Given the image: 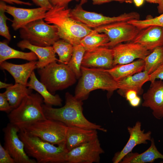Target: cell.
Returning a JSON list of instances; mask_svg holds the SVG:
<instances>
[{
	"label": "cell",
	"mask_w": 163,
	"mask_h": 163,
	"mask_svg": "<svg viewBox=\"0 0 163 163\" xmlns=\"http://www.w3.org/2000/svg\"><path fill=\"white\" fill-rule=\"evenodd\" d=\"M20 129L9 123L3 129L4 147L14 158L15 163H36L35 160L30 158L26 153L24 144L18 133Z\"/></svg>",
	"instance_id": "12"
},
{
	"label": "cell",
	"mask_w": 163,
	"mask_h": 163,
	"mask_svg": "<svg viewBox=\"0 0 163 163\" xmlns=\"http://www.w3.org/2000/svg\"><path fill=\"white\" fill-rule=\"evenodd\" d=\"M49 9L39 7L33 8H25L6 5L5 12L13 18L11 27L14 30L20 29L28 23L35 21L44 19Z\"/></svg>",
	"instance_id": "14"
},
{
	"label": "cell",
	"mask_w": 163,
	"mask_h": 163,
	"mask_svg": "<svg viewBox=\"0 0 163 163\" xmlns=\"http://www.w3.org/2000/svg\"><path fill=\"white\" fill-rule=\"evenodd\" d=\"M40 81L48 91L54 94L55 92L66 89L74 84L76 78L67 65L53 62L37 70Z\"/></svg>",
	"instance_id": "6"
},
{
	"label": "cell",
	"mask_w": 163,
	"mask_h": 163,
	"mask_svg": "<svg viewBox=\"0 0 163 163\" xmlns=\"http://www.w3.org/2000/svg\"><path fill=\"white\" fill-rule=\"evenodd\" d=\"M18 135L24 144L26 153L37 163H66L68 151L66 144L56 146L22 130H20Z\"/></svg>",
	"instance_id": "3"
},
{
	"label": "cell",
	"mask_w": 163,
	"mask_h": 163,
	"mask_svg": "<svg viewBox=\"0 0 163 163\" xmlns=\"http://www.w3.org/2000/svg\"><path fill=\"white\" fill-rule=\"evenodd\" d=\"M36 5L39 7L46 8L49 9L52 8L53 6L48 0H31Z\"/></svg>",
	"instance_id": "39"
},
{
	"label": "cell",
	"mask_w": 163,
	"mask_h": 163,
	"mask_svg": "<svg viewBox=\"0 0 163 163\" xmlns=\"http://www.w3.org/2000/svg\"><path fill=\"white\" fill-rule=\"evenodd\" d=\"M145 0H133L136 6L137 7H139L141 6L144 2Z\"/></svg>",
	"instance_id": "46"
},
{
	"label": "cell",
	"mask_w": 163,
	"mask_h": 163,
	"mask_svg": "<svg viewBox=\"0 0 163 163\" xmlns=\"http://www.w3.org/2000/svg\"><path fill=\"white\" fill-rule=\"evenodd\" d=\"M144 59H138L130 63L116 65L105 69L116 81L142 71L144 69Z\"/></svg>",
	"instance_id": "23"
},
{
	"label": "cell",
	"mask_w": 163,
	"mask_h": 163,
	"mask_svg": "<svg viewBox=\"0 0 163 163\" xmlns=\"http://www.w3.org/2000/svg\"><path fill=\"white\" fill-rule=\"evenodd\" d=\"M0 163H15L8 151L0 143Z\"/></svg>",
	"instance_id": "34"
},
{
	"label": "cell",
	"mask_w": 163,
	"mask_h": 163,
	"mask_svg": "<svg viewBox=\"0 0 163 163\" xmlns=\"http://www.w3.org/2000/svg\"><path fill=\"white\" fill-rule=\"evenodd\" d=\"M37 61H30L22 64H16L4 61L0 63L1 68L9 72L14 78L15 83L27 86V80L34 70L37 68Z\"/></svg>",
	"instance_id": "19"
},
{
	"label": "cell",
	"mask_w": 163,
	"mask_h": 163,
	"mask_svg": "<svg viewBox=\"0 0 163 163\" xmlns=\"http://www.w3.org/2000/svg\"><path fill=\"white\" fill-rule=\"evenodd\" d=\"M112 49L113 66L130 63L136 59H144L151 52L140 44L133 42L120 43Z\"/></svg>",
	"instance_id": "13"
},
{
	"label": "cell",
	"mask_w": 163,
	"mask_h": 163,
	"mask_svg": "<svg viewBox=\"0 0 163 163\" xmlns=\"http://www.w3.org/2000/svg\"><path fill=\"white\" fill-rule=\"evenodd\" d=\"M151 145L145 151L140 154L130 152L122 158L120 163H152L158 158L163 159V155L157 148L153 138L151 140Z\"/></svg>",
	"instance_id": "24"
},
{
	"label": "cell",
	"mask_w": 163,
	"mask_h": 163,
	"mask_svg": "<svg viewBox=\"0 0 163 163\" xmlns=\"http://www.w3.org/2000/svg\"><path fill=\"white\" fill-rule=\"evenodd\" d=\"M43 97L38 93L28 95L8 113L10 123L21 130L37 121L46 119L43 108Z\"/></svg>",
	"instance_id": "5"
},
{
	"label": "cell",
	"mask_w": 163,
	"mask_h": 163,
	"mask_svg": "<svg viewBox=\"0 0 163 163\" xmlns=\"http://www.w3.org/2000/svg\"><path fill=\"white\" fill-rule=\"evenodd\" d=\"M70 11L67 8L53 6L47 11L44 20L56 26L60 39L74 46L80 44L82 39L93 30L72 18Z\"/></svg>",
	"instance_id": "2"
},
{
	"label": "cell",
	"mask_w": 163,
	"mask_h": 163,
	"mask_svg": "<svg viewBox=\"0 0 163 163\" xmlns=\"http://www.w3.org/2000/svg\"><path fill=\"white\" fill-rule=\"evenodd\" d=\"M97 130L68 126L66 144L68 151L98 137Z\"/></svg>",
	"instance_id": "20"
},
{
	"label": "cell",
	"mask_w": 163,
	"mask_h": 163,
	"mask_svg": "<svg viewBox=\"0 0 163 163\" xmlns=\"http://www.w3.org/2000/svg\"><path fill=\"white\" fill-rule=\"evenodd\" d=\"M85 52V49L80 44L73 46L72 56L67 65L77 79L81 75L82 62Z\"/></svg>",
	"instance_id": "31"
},
{
	"label": "cell",
	"mask_w": 163,
	"mask_h": 163,
	"mask_svg": "<svg viewBox=\"0 0 163 163\" xmlns=\"http://www.w3.org/2000/svg\"><path fill=\"white\" fill-rule=\"evenodd\" d=\"M13 109L10 104L4 93H0V110L9 113Z\"/></svg>",
	"instance_id": "35"
},
{
	"label": "cell",
	"mask_w": 163,
	"mask_h": 163,
	"mask_svg": "<svg viewBox=\"0 0 163 163\" xmlns=\"http://www.w3.org/2000/svg\"><path fill=\"white\" fill-rule=\"evenodd\" d=\"M79 0H48L53 6L64 7L67 8L69 3L71 2Z\"/></svg>",
	"instance_id": "37"
},
{
	"label": "cell",
	"mask_w": 163,
	"mask_h": 163,
	"mask_svg": "<svg viewBox=\"0 0 163 163\" xmlns=\"http://www.w3.org/2000/svg\"><path fill=\"white\" fill-rule=\"evenodd\" d=\"M141 99L138 96L134 99L129 101L130 105L132 107H136L139 106L140 103Z\"/></svg>",
	"instance_id": "42"
},
{
	"label": "cell",
	"mask_w": 163,
	"mask_h": 163,
	"mask_svg": "<svg viewBox=\"0 0 163 163\" xmlns=\"http://www.w3.org/2000/svg\"><path fill=\"white\" fill-rule=\"evenodd\" d=\"M150 3L158 4V0H145ZM133 2V0H125V2L126 3H131Z\"/></svg>",
	"instance_id": "45"
},
{
	"label": "cell",
	"mask_w": 163,
	"mask_h": 163,
	"mask_svg": "<svg viewBox=\"0 0 163 163\" xmlns=\"http://www.w3.org/2000/svg\"><path fill=\"white\" fill-rule=\"evenodd\" d=\"M27 86L29 89L37 91L43 97L45 104L51 106H61L62 101L58 94H53L47 90L45 85L37 78L34 71L31 73Z\"/></svg>",
	"instance_id": "25"
},
{
	"label": "cell",
	"mask_w": 163,
	"mask_h": 163,
	"mask_svg": "<svg viewBox=\"0 0 163 163\" xmlns=\"http://www.w3.org/2000/svg\"><path fill=\"white\" fill-rule=\"evenodd\" d=\"M68 128L61 121L46 119L37 121L21 130L58 146L66 144Z\"/></svg>",
	"instance_id": "8"
},
{
	"label": "cell",
	"mask_w": 163,
	"mask_h": 163,
	"mask_svg": "<svg viewBox=\"0 0 163 163\" xmlns=\"http://www.w3.org/2000/svg\"><path fill=\"white\" fill-rule=\"evenodd\" d=\"M27 87L21 84L15 83L6 88L4 93L13 109L17 107L25 97L32 93V89Z\"/></svg>",
	"instance_id": "27"
},
{
	"label": "cell",
	"mask_w": 163,
	"mask_h": 163,
	"mask_svg": "<svg viewBox=\"0 0 163 163\" xmlns=\"http://www.w3.org/2000/svg\"><path fill=\"white\" fill-rule=\"evenodd\" d=\"M20 37L31 44L40 46H51L60 38L57 27L44 19L31 22L20 29Z\"/></svg>",
	"instance_id": "7"
},
{
	"label": "cell",
	"mask_w": 163,
	"mask_h": 163,
	"mask_svg": "<svg viewBox=\"0 0 163 163\" xmlns=\"http://www.w3.org/2000/svg\"><path fill=\"white\" fill-rule=\"evenodd\" d=\"M17 46L22 50L28 49L35 54L38 59L36 64L37 69L43 68L53 62L59 61L56 57V53L52 46H37L24 40L19 42Z\"/></svg>",
	"instance_id": "21"
},
{
	"label": "cell",
	"mask_w": 163,
	"mask_h": 163,
	"mask_svg": "<svg viewBox=\"0 0 163 163\" xmlns=\"http://www.w3.org/2000/svg\"><path fill=\"white\" fill-rule=\"evenodd\" d=\"M65 99V105L59 108L43 104L44 114L47 119L61 121L68 126H76L107 132V130L101 126L90 121L85 117L83 113L82 101L77 99L69 92L66 93Z\"/></svg>",
	"instance_id": "1"
},
{
	"label": "cell",
	"mask_w": 163,
	"mask_h": 163,
	"mask_svg": "<svg viewBox=\"0 0 163 163\" xmlns=\"http://www.w3.org/2000/svg\"><path fill=\"white\" fill-rule=\"evenodd\" d=\"M127 22L136 26L140 30L152 25L158 26L163 28V13L154 18H149L144 20H132Z\"/></svg>",
	"instance_id": "32"
},
{
	"label": "cell",
	"mask_w": 163,
	"mask_h": 163,
	"mask_svg": "<svg viewBox=\"0 0 163 163\" xmlns=\"http://www.w3.org/2000/svg\"><path fill=\"white\" fill-rule=\"evenodd\" d=\"M55 53L59 56L58 62L67 65L72 56L73 46L67 41L60 39L53 45Z\"/></svg>",
	"instance_id": "29"
},
{
	"label": "cell",
	"mask_w": 163,
	"mask_h": 163,
	"mask_svg": "<svg viewBox=\"0 0 163 163\" xmlns=\"http://www.w3.org/2000/svg\"><path fill=\"white\" fill-rule=\"evenodd\" d=\"M11 59H20L29 61H36L38 58L32 51L24 52L9 46L5 41L0 42V63Z\"/></svg>",
	"instance_id": "26"
},
{
	"label": "cell",
	"mask_w": 163,
	"mask_h": 163,
	"mask_svg": "<svg viewBox=\"0 0 163 163\" xmlns=\"http://www.w3.org/2000/svg\"><path fill=\"white\" fill-rule=\"evenodd\" d=\"M136 91L133 90H129L127 91L125 93L124 97L128 101L132 100L138 96Z\"/></svg>",
	"instance_id": "40"
},
{
	"label": "cell",
	"mask_w": 163,
	"mask_h": 163,
	"mask_svg": "<svg viewBox=\"0 0 163 163\" xmlns=\"http://www.w3.org/2000/svg\"><path fill=\"white\" fill-rule=\"evenodd\" d=\"M93 5H99L112 2H117L120 3L125 2V0H91ZM87 0H81L80 3L82 5L85 3Z\"/></svg>",
	"instance_id": "38"
},
{
	"label": "cell",
	"mask_w": 163,
	"mask_h": 163,
	"mask_svg": "<svg viewBox=\"0 0 163 163\" xmlns=\"http://www.w3.org/2000/svg\"><path fill=\"white\" fill-rule=\"evenodd\" d=\"M148 81L149 74L146 71H142L118 82L117 92L124 97L127 91L133 90L136 91L138 95H141L143 92V85Z\"/></svg>",
	"instance_id": "22"
},
{
	"label": "cell",
	"mask_w": 163,
	"mask_h": 163,
	"mask_svg": "<svg viewBox=\"0 0 163 163\" xmlns=\"http://www.w3.org/2000/svg\"><path fill=\"white\" fill-rule=\"evenodd\" d=\"M158 10L160 14L163 13V0H158Z\"/></svg>",
	"instance_id": "43"
},
{
	"label": "cell",
	"mask_w": 163,
	"mask_h": 163,
	"mask_svg": "<svg viewBox=\"0 0 163 163\" xmlns=\"http://www.w3.org/2000/svg\"><path fill=\"white\" fill-rule=\"evenodd\" d=\"M80 4L77 5L70 11V16L76 21L88 27L94 29L109 24L122 21L139 20L140 15L135 11L124 13L119 16L110 17L101 14L86 11Z\"/></svg>",
	"instance_id": "9"
},
{
	"label": "cell",
	"mask_w": 163,
	"mask_h": 163,
	"mask_svg": "<svg viewBox=\"0 0 163 163\" xmlns=\"http://www.w3.org/2000/svg\"><path fill=\"white\" fill-rule=\"evenodd\" d=\"M6 5L3 1L0 3V35L5 38L8 41L10 40L11 37L9 33L6 21L9 19L5 14Z\"/></svg>",
	"instance_id": "33"
},
{
	"label": "cell",
	"mask_w": 163,
	"mask_h": 163,
	"mask_svg": "<svg viewBox=\"0 0 163 163\" xmlns=\"http://www.w3.org/2000/svg\"><path fill=\"white\" fill-rule=\"evenodd\" d=\"M109 41V38L106 34L91 32L82 39L80 44L86 51L103 46Z\"/></svg>",
	"instance_id": "28"
},
{
	"label": "cell",
	"mask_w": 163,
	"mask_h": 163,
	"mask_svg": "<svg viewBox=\"0 0 163 163\" xmlns=\"http://www.w3.org/2000/svg\"><path fill=\"white\" fill-rule=\"evenodd\" d=\"M113 58L112 48L101 46L86 51L82 66L89 68L109 69L113 67Z\"/></svg>",
	"instance_id": "15"
},
{
	"label": "cell",
	"mask_w": 163,
	"mask_h": 163,
	"mask_svg": "<svg viewBox=\"0 0 163 163\" xmlns=\"http://www.w3.org/2000/svg\"><path fill=\"white\" fill-rule=\"evenodd\" d=\"M132 42L152 51L157 47L163 46V28L152 25L142 29Z\"/></svg>",
	"instance_id": "18"
},
{
	"label": "cell",
	"mask_w": 163,
	"mask_h": 163,
	"mask_svg": "<svg viewBox=\"0 0 163 163\" xmlns=\"http://www.w3.org/2000/svg\"><path fill=\"white\" fill-rule=\"evenodd\" d=\"M144 59V70L150 75L163 63V46L154 49Z\"/></svg>",
	"instance_id": "30"
},
{
	"label": "cell",
	"mask_w": 163,
	"mask_h": 163,
	"mask_svg": "<svg viewBox=\"0 0 163 163\" xmlns=\"http://www.w3.org/2000/svg\"><path fill=\"white\" fill-rule=\"evenodd\" d=\"M81 71L74 96L78 100L82 101L86 99L91 91L97 89L107 91L110 96L118 88V82L105 69L82 66Z\"/></svg>",
	"instance_id": "4"
},
{
	"label": "cell",
	"mask_w": 163,
	"mask_h": 163,
	"mask_svg": "<svg viewBox=\"0 0 163 163\" xmlns=\"http://www.w3.org/2000/svg\"><path fill=\"white\" fill-rule=\"evenodd\" d=\"M156 79H160L163 81V63L152 73L149 75V81L152 82Z\"/></svg>",
	"instance_id": "36"
},
{
	"label": "cell",
	"mask_w": 163,
	"mask_h": 163,
	"mask_svg": "<svg viewBox=\"0 0 163 163\" xmlns=\"http://www.w3.org/2000/svg\"><path fill=\"white\" fill-rule=\"evenodd\" d=\"M13 84H8L3 82L1 81L0 82V88L2 89L3 88H7L8 87L12 85Z\"/></svg>",
	"instance_id": "44"
},
{
	"label": "cell",
	"mask_w": 163,
	"mask_h": 163,
	"mask_svg": "<svg viewBox=\"0 0 163 163\" xmlns=\"http://www.w3.org/2000/svg\"><path fill=\"white\" fill-rule=\"evenodd\" d=\"M142 105L149 107L156 119L163 118V81L156 80L151 82L150 87L143 94Z\"/></svg>",
	"instance_id": "16"
},
{
	"label": "cell",
	"mask_w": 163,
	"mask_h": 163,
	"mask_svg": "<svg viewBox=\"0 0 163 163\" xmlns=\"http://www.w3.org/2000/svg\"><path fill=\"white\" fill-rule=\"evenodd\" d=\"M140 30L127 21H122L99 27L91 32L106 34L109 41L103 46L112 48L122 42L133 41Z\"/></svg>",
	"instance_id": "10"
},
{
	"label": "cell",
	"mask_w": 163,
	"mask_h": 163,
	"mask_svg": "<svg viewBox=\"0 0 163 163\" xmlns=\"http://www.w3.org/2000/svg\"><path fill=\"white\" fill-rule=\"evenodd\" d=\"M141 123L138 121L133 127H127L129 134V139L123 149L115 154L112 160L113 163H120L124 157L132 152L136 145L142 144H147V141L151 140V132L149 131L145 133L144 129L141 130Z\"/></svg>",
	"instance_id": "17"
},
{
	"label": "cell",
	"mask_w": 163,
	"mask_h": 163,
	"mask_svg": "<svg viewBox=\"0 0 163 163\" xmlns=\"http://www.w3.org/2000/svg\"><path fill=\"white\" fill-rule=\"evenodd\" d=\"M1 1L5 2L11 4H13L14 3L19 5H24L30 6L32 5L31 3L29 2H25L20 0H1Z\"/></svg>",
	"instance_id": "41"
},
{
	"label": "cell",
	"mask_w": 163,
	"mask_h": 163,
	"mask_svg": "<svg viewBox=\"0 0 163 163\" xmlns=\"http://www.w3.org/2000/svg\"><path fill=\"white\" fill-rule=\"evenodd\" d=\"M104 151L98 137L76 147L67 152L66 163H99Z\"/></svg>",
	"instance_id": "11"
}]
</instances>
